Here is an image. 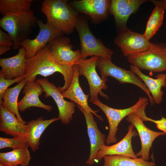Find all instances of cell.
<instances>
[{
	"label": "cell",
	"mask_w": 166,
	"mask_h": 166,
	"mask_svg": "<svg viewBox=\"0 0 166 166\" xmlns=\"http://www.w3.org/2000/svg\"><path fill=\"white\" fill-rule=\"evenodd\" d=\"M114 41L127 57L152 49L157 45L150 42L144 34L134 32L127 27L120 31Z\"/></svg>",
	"instance_id": "8"
},
{
	"label": "cell",
	"mask_w": 166,
	"mask_h": 166,
	"mask_svg": "<svg viewBox=\"0 0 166 166\" xmlns=\"http://www.w3.org/2000/svg\"><path fill=\"white\" fill-rule=\"evenodd\" d=\"M148 99L140 97L136 103L132 106L125 109H117L110 107L101 102L98 99L92 103L98 106L103 112L108 119L109 131L106 140V144L117 143L116 133L120 122L125 117L132 113H136L148 104Z\"/></svg>",
	"instance_id": "6"
},
{
	"label": "cell",
	"mask_w": 166,
	"mask_h": 166,
	"mask_svg": "<svg viewBox=\"0 0 166 166\" xmlns=\"http://www.w3.org/2000/svg\"><path fill=\"white\" fill-rule=\"evenodd\" d=\"M73 75L69 87L61 93L63 97L70 99L86 111L95 115L99 120H103L101 116L97 114L98 110H93L89 105L88 99L89 95H85L80 85L79 80L78 65H73Z\"/></svg>",
	"instance_id": "20"
},
{
	"label": "cell",
	"mask_w": 166,
	"mask_h": 166,
	"mask_svg": "<svg viewBox=\"0 0 166 166\" xmlns=\"http://www.w3.org/2000/svg\"><path fill=\"white\" fill-rule=\"evenodd\" d=\"M37 19L31 10L17 15H6L0 19V26L11 37L14 49L28 37L36 26Z\"/></svg>",
	"instance_id": "3"
},
{
	"label": "cell",
	"mask_w": 166,
	"mask_h": 166,
	"mask_svg": "<svg viewBox=\"0 0 166 166\" xmlns=\"http://www.w3.org/2000/svg\"><path fill=\"white\" fill-rule=\"evenodd\" d=\"M146 0H112L109 12L114 16L116 24L120 31L126 26L130 16L136 12Z\"/></svg>",
	"instance_id": "15"
},
{
	"label": "cell",
	"mask_w": 166,
	"mask_h": 166,
	"mask_svg": "<svg viewBox=\"0 0 166 166\" xmlns=\"http://www.w3.org/2000/svg\"><path fill=\"white\" fill-rule=\"evenodd\" d=\"M150 1L154 4L155 6L160 7L163 9L164 10H166V0L160 1L152 0Z\"/></svg>",
	"instance_id": "33"
},
{
	"label": "cell",
	"mask_w": 166,
	"mask_h": 166,
	"mask_svg": "<svg viewBox=\"0 0 166 166\" xmlns=\"http://www.w3.org/2000/svg\"><path fill=\"white\" fill-rule=\"evenodd\" d=\"M65 0H45L41 10L47 18L46 23L63 34L72 33L77 20L78 12Z\"/></svg>",
	"instance_id": "2"
},
{
	"label": "cell",
	"mask_w": 166,
	"mask_h": 166,
	"mask_svg": "<svg viewBox=\"0 0 166 166\" xmlns=\"http://www.w3.org/2000/svg\"><path fill=\"white\" fill-rule=\"evenodd\" d=\"M166 46L163 43L157 44L150 50L127 57L128 61L140 69L153 72L166 70Z\"/></svg>",
	"instance_id": "7"
},
{
	"label": "cell",
	"mask_w": 166,
	"mask_h": 166,
	"mask_svg": "<svg viewBox=\"0 0 166 166\" xmlns=\"http://www.w3.org/2000/svg\"><path fill=\"white\" fill-rule=\"evenodd\" d=\"M0 45L13 46V40L8 33H6L0 30Z\"/></svg>",
	"instance_id": "32"
},
{
	"label": "cell",
	"mask_w": 166,
	"mask_h": 166,
	"mask_svg": "<svg viewBox=\"0 0 166 166\" xmlns=\"http://www.w3.org/2000/svg\"><path fill=\"white\" fill-rule=\"evenodd\" d=\"M33 0H0V13L3 16L17 15L31 10Z\"/></svg>",
	"instance_id": "27"
},
{
	"label": "cell",
	"mask_w": 166,
	"mask_h": 166,
	"mask_svg": "<svg viewBox=\"0 0 166 166\" xmlns=\"http://www.w3.org/2000/svg\"><path fill=\"white\" fill-rule=\"evenodd\" d=\"M59 120L60 119L58 117L44 120L43 117H41L28 122L25 138L33 152L39 148L41 136L46 128L50 124Z\"/></svg>",
	"instance_id": "22"
},
{
	"label": "cell",
	"mask_w": 166,
	"mask_h": 166,
	"mask_svg": "<svg viewBox=\"0 0 166 166\" xmlns=\"http://www.w3.org/2000/svg\"><path fill=\"white\" fill-rule=\"evenodd\" d=\"M26 50L22 46L18 53L10 57L0 59L1 67L0 74L7 79H12L19 77H24L25 74L26 58Z\"/></svg>",
	"instance_id": "18"
},
{
	"label": "cell",
	"mask_w": 166,
	"mask_h": 166,
	"mask_svg": "<svg viewBox=\"0 0 166 166\" xmlns=\"http://www.w3.org/2000/svg\"><path fill=\"white\" fill-rule=\"evenodd\" d=\"M111 0H74L68 4L78 13L89 15L93 22L98 23L108 18Z\"/></svg>",
	"instance_id": "13"
},
{
	"label": "cell",
	"mask_w": 166,
	"mask_h": 166,
	"mask_svg": "<svg viewBox=\"0 0 166 166\" xmlns=\"http://www.w3.org/2000/svg\"></svg>",
	"instance_id": "38"
},
{
	"label": "cell",
	"mask_w": 166,
	"mask_h": 166,
	"mask_svg": "<svg viewBox=\"0 0 166 166\" xmlns=\"http://www.w3.org/2000/svg\"><path fill=\"white\" fill-rule=\"evenodd\" d=\"M0 166H6L0 164ZM20 166V165H18V166Z\"/></svg>",
	"instance_id": "35"
},
{
	"label": "cell",
	"mask_w": 166,
	"mask_h": 166,
	"mask_svg": "<svg viewBox=\"0 0 166 166\" xmlns=\"http://www.w3.org/2000/svg\"><path fill=\"white\" fill-rule=\"evenodd\" d=\"M164 10L155 6L147 22L144 35L149 40L156 33L163 23Z\"/></svg>",
	"instance_id": "28"
},
{
	"label": "cell",
	"mask_w": 166,
	"mask_h": 166,
	"mask_svg": "<svg viewBox=\"0 0 166 166\" xmlns=\"http://www.w3.org/2000/svg\"><path fill=\"white\" fill-rule=\"evenodd\" d=\"M134 125L131 124L128 127L127 134L120 141L112 145H105L97 152L95 156L96 161H100L104 156L109 155H121L137 158L131 144L132 138L138 134L136 131L134 129Z\"/></svg>",
	"instance_id": "17"
},
{
	"label": "cell",
	"mask_w": 166,
	"mask_h": 166,
	"mask_svg": "<svg viewBox=\"0 0 166 166\" xmlns=\"http://www.w3.org/2000/svg\"><path fill=\"white\" fill-rule=\"evenodd\" d=\"M80 110L83 113L86 122L87 132L89 139L90 149L89 156L86 161L89 165L94 164L97 152L105 145V135L99 130L96 121L92 114L86 111L79 105H77Z\"/></svg>",
	"instance_id": "16"
},
{
	"label": "cell",
	"mask_w": 166,
	"mask_h": 166,
	"mask_svg": "<svg viewBox=\"0 0 166 166\" xmlns=\"http://www.w3.org/2000/svg\"><path fill=\"white\" fill-rule=\"evenodd\" d=\"M27 126L21 122L16 116L0 105V131L13 137L25 138Z\"/></svg>",
	"instance_id": "21"
},
{
	"label": "cell",
	"mask_w": 166,
	"mask_h": 166,
	"mask_svg": "<svg viewBox=\"0 0 166 166\" xmlns=\"http://www.w3.org/2000/svg\"><path fill=\"white\" fill-rule=\"evenodd\" d=\"M103 166H156L154 161L148 162L141 157L136 159L121 155L106 156L103 157Z\"/></svg>",
	"instance_id": "26"
},
{
	"label": "cell",
	"mask_w": 166,
	"mask_h": 166,
	"mask_svg": "<svg viewBox=\"0 0 166 166\" xmlns=\"http://www.w3.org/2000/svg\"><path fill=\"white\" fill-rule=\"evenodd\" d=\"M22 93L25 94L22 98L18 103L19 111L23 112L32 107L44 109L50 112L53 107L42 103L39 98L44 89L40 84L37 81L26 83L23 88Z\"/></svg>",
	"instance_id": "19"
},
{
	"label": "cell",
	"mask_w": 166,
	"mask_h": 166,
	"mask_svg": "<svg viewBox=\"0 0 166 166\" xmlns=\"http://www.w3.org/2000/svg\"><path fill=\"white\" fill-rule=\"evenodd\" d=\"M56 72L61 73L64 77V85L58 87L62 93L71 84L73 75V66H64L57 63L47 45L35 56L26 59L25 74L23 77L26 83L35 81L38 75L45 77Z\"/></svg>",
	"instance_id": "1"
},
{
	"label": "cell",
	"mask_w": 166,
	"mask_h": 166,
	"mask_svg": "<svg viewBox=\"0 0 166 166\" xmlns=\"http://www.w3.org/2000/svg\"><path fill=\"white\" fill-rule=\"evenodd\" d=\"M138 116L143 121H150L155 123L157 128L159 130L166 133V118L162 117L159 120H156L147 117L145 111L139 113Z\"/></svg>",
	"instance_id": "31"
},
{
	"label": "cell",
	"mask_w": 166,
	"mask_h": 166,
	"mask_svg": "<svg viewBox=\"0 0 166 166\" xmlns=\"http://www.w3.org/2000/svg\"><path fill=\"white\" fill-rule=\"evenodd\" d=\"M165 51L166 52V47L165 48Z\"/></svg>",
	"instance_id": "36"
},
{
	"label": "cell",
	"mask_w": 166,
	"mask_h": 166,
	"mask_svg": "<svg viewBox=\"0 0 166 166\" xmlns=\"http://www.w3.org/2000/svg\"><path fill=\"white\" fill-rule=\"evenodd\" d=\"M26 84V81L24 79L15 86L7 89L3 95L2 102L1 105L13 113L18 120L24 124H26V122L22 119L19 113L18 100L19 94Z\"/></svg>",
	"instance_id": "24"
},
{
	"label": "cell",
	"mask_w": 166,
	"mask_h": 166,
	"mask_svg": "<svg viewBox=\"0 0 166 166\" xmlns=\"http://www.w3.org/2000/svg\"><path fill=\"white\" fill-rule=\"evenodd\" d=\"M24 79L23 77H19L12 79H7L0 74V105L2 102L3 95L9 87L15 83L20 82Z\"/></svg>",
	"instance_id": "30"
},
{
	"label": "cell",
	"mask_w": 166,
	"mask_h": 166,
	"mask_svg": "<svg viewBox=\"0 0 166 166\" xmlns=\"http://www.w3.org/2000/svg\"><path fill=\"white\" fill-rule=\"evenodd\" d=\"M130 70L139 76L149 90L155 103L160 104L163 100L164 93L162 87L166 85V74H159L153 79L143 73L137 67L133 65L130 66Z\"/></svg>",
	"instance_id": "23"
},
{
	"label": "cell",
	"mask_w": 166,
	"mask_h": 166,
	"mask_svg": "<svg viewBox=\"0 0 166 166\" xmlns=\"http://www.w3.org/2000/svg\"><path fill=\"white\" fill-rule=\"evenodd\" d=\"M31 159L28 147L0 153V164L6 166H27Z\"/></svg>",
	"instance_id": "25"
},
{
	"label": "cell",
	"mask_w": 166,
	"mask_h": 166,
	"mask_svg": "<svg viewBox=\"0 0 166 166\" xmlns=\"http://www.w3.org/2000/svg\"><path fill=\"white\" fill-rule=\"evenodd\" d=\"M71 166V165H70V166Z\"/></svg>",
	"instance_id": "37"
},
{
	"label": "cell",
	"mask_w": 166,
	"mask_h": 166,
	"mask_svg": "<svg viewBox=\"0 0 166 166\" xmlns=\"http://www.w3.org/2000/svg\"><path fill=\"white\" fill-rule=\"evenodd\" d=\"M11 49L10 46L0 45V55H1L10 50Z\"/></svg>",
	"instance_id": "34"
},
{
	"label": "cell",
	"mask_w": 166,
	"mask_h": 166,
	"mask_svg": "<svg viewBox=\"0 0 166 166\" xmlns=\"http://www.w3.org/2000/svg\"><path fill=\"white\" fill-rule=\"evenodd\" d=\"M96 66L99 69L101 78L106 81L108 76L116 79L120 83H130L141 88L148 96L151 105L155 103L151 93L141 78L131 70H128L114 65L111 59L99 57Z\"/></svg>",
	"instance_id": "4"
},
{
	"label": "cell",
	"mask_w": 166,
	"mask_h": 166,
	"mask_svg": "<svg viewBox=\"0 0 166 166\" xmlns=\"http://www.w3.org/2000/svg\"><path fill=\"white\" fill-rule=\"evenodd\" d=\"M36 81L39 83L43 89L45 97H51L54 99L59 110L58 117L61 123L65 125L69 124L75 112V103L65 101L58 87L49 82L47 79H39Z\"/></svg>",
	"instance_id": "11"
},
{
	"label": "cell",
	"mask_w": 166,
	"mask_h": 166,
	"mask_svg": "<svg viewBox=\"0 0 166 166\" xmlns=\"http://www.w3.org/2000/svg\"><path fill=\"white\" fill-rule=\"evenodd\" d=\"M99 57L98 56H93L88 59H80L77 64L79 76L85 77L88 82L90 97L89 101L92 102L98 99V94L107 99L109 98L102 91V89L108 88L106 81L99 76L96 70V63Z\"/></svg>",
	"instance_id": "9"
},
{
	"label": "cell",
	"mask_w": 166,
	"mask_h": 166,
	"mask_svg": "<svg viewBox=\"0 0 166 166\" xmlns=\"http://www.w3.org/2000/svg\"><path fill=\"white\" fill-rule=\"evenodd\" d=\"M28 147L25 138L17 137L10 138L0 137V149L5 148H11L14 149Z\"/></svg>",
	"instance_id": "29"
},
{
	"label": "cell",
	"mask_w": 166,
	"mask_h": 166,
	"mask_svg": "<svg viewBox=\"0 0 166 166\" xmlns=\"http://www.w3.org/2000/svg\"><path fill=\"white\" fill-rule=\"evenodd\" d=\"M36 21L39 28L38 34L34 39L28 38L20 44L26 49V59L35 56L44 48L50 41L63 35L61 32L50 27L46 23H44L42 20L37 19Z\"/></svg>",
	"instance_id": "12"
},
{
	"label": "cell",
	"mask_w": 166,
	"mask_h": 166,
	"mask_svg": "<svg viewBox=\"0 0 166 166\" xmlns=\"http://www.w3.org/2000/svg\"><path fill=\"white\" fill-rule=\"evenodd\" d=\"M126 120L132 124L137 130L141 142L140 150L136 154V156H140L144 160L148 161L149 159V151L153 141L160 136L164 135L166 133L152 130L147 127L143 121L135 113L128 115Z\"/></svg>",
	"instance_id": "14"
},
{
	"label": "cell",
	"mask_w": 166,
	"mask_h": 166,
	"mask_svg": "<svg viewBox=\"0 0 166 166\" xmlns=\"http://www.w3.org/2000/svg\"><path fill=\"white\" fill-rule=\"evenodd\" d=\"M70 39L62 36L50 41L47 45L55 61L61 65L73 66L81 57L80 50H73Z\"/></svg>",
	"instance_id": "10"
},
{
	"label": "cell",
	"mask_w": 166,
	"mask_h": 166,
	"mask_svg": "<svg viewBox=\"0 0 166 166\" xmlns=\"http://www.w3.org/2000/svg\"><path fill=\"white\" fill-rule=\"evenodd\" d=\"M75 29L78 34L80 40V59H86L88 57L92 56L111 59L113 51L105 47L93 35L85 19L78 18Z\"/></svg>",
	"instance_id": "5"
}]
</instances>
